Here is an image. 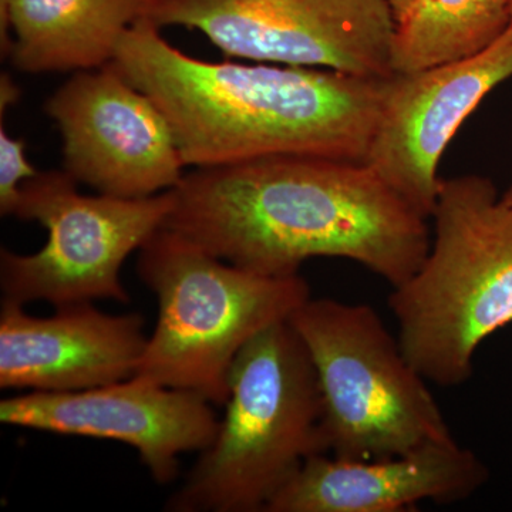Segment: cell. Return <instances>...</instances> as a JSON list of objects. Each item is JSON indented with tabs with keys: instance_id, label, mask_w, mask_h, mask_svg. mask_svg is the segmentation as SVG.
Instances as JSON below:
<instances>
[{
	"instance_id": "obj_6",
	"label": "cell",
	"mask_w": 512,
	"mask_h": 512,
	"mask_svg": "<svg viewBox=\"0 0 512 512\" xmlns=\"http://www.w3.org/2000/svg\"><path fill=\"white\" fill-rule=\"evenodd\" d=\"M289 323L318 376L326 454L380 460L454 441L427 380L372 306L311 298Z\"/></svg>"
},
{
	"instance_id": "obj_17",
	"label": "cell",
	"mask_w": 512,
	"mask_h": 512,
	"mask_svg": "<svg viewBox=\"0 0 512 512\" xmlns=\"http://www.w3.org/2000/svg\"><path fill=\"white\" fill-rule=\"evenodd\" d=\"M19 96V87L16 86L9 74L3 73L0 77V111H2V116L5 114V110H8L10 106L18 101Z\"/></svg>"
},
{
	"instance_id": "obj_2",
	"label": "cell",
	"mask_w": 512,
	"mask_h": 512,
	"mask_svg": "<svg viewBox=\"0 0 512 512\" xmlns=\"http://www.w3.org/2000/svg\"><path fill=\"white\" fill-rule=\"evenodd\" d=\"M111 64L160 107L194 168L274 157L365 161L386 82L315 67L205 62L167 42L148 18L127 30Z\"/></svg>"
},
{
	"instance_id": "obj_8",
	"label": "cell",
	"mask_w": 512,
	"mask_h": 512,
	"mask_svg": "<svg viewBox=\"0 0 512 512\" xmlns=\"http://www.w3.org/2000/svg\"><path fill=\"white\" fill-rule=\"evenodd\" d=\"M158 28L198 30L225 56L387 79L389 0H150Z\"/></svg>"
},
{
	"instance_id": "obj_14",
	"label": "cell",
	"mask_w": 512,
	"mask_h": 512,
	"mask_svg": "<svg viewBox=\"0 0 512 512\" xmlns=\"http://www.w3.org/2000/svg\"><path fill=\"white\" fill-rule=\"evenodd\" d=\"M12 26L10 60L25 73L86 72L116 59L150 0H0Z\"/></svg>"
},
{
	"instance_id": "obj_19",
	"label": "cell",
	"mask_w": 512,
	"mask_h": 512,
	"mask_svg": "<svg viewBox=\"0 0 512 512\" xmlns=\"http://www.w3.org/2000/svg\"><path fill=\"white\" fill-rule=\"evenodd\" d=\"M501 200H503L504 204L512 210V185L504 192L503 195H501Z\"/></svg>"
},
{
	"instance_id": "obj_1",
	"label": "cell",
	"mask_w": 512,
	"mask_h": 512,
	"mask_svg": "<svg viewBox=\"0 0 512 512\" xmlns=\"http://www.w3.org/2000/svg\"><path fill=\"white\" fill-rule=\"evenodd\" d=\"M164 227L229 264L272 276L345 258L404 284L430 251L427 218L365 163L274 157L195 168L171 190Z\"/></svg>"
},
{
	"instance_id": "obj_7",
	"label": "cell",
	"mask_w": 512,
	"mask_h": 512,
	"mask_svg": "<svg viewBox=\"0 0 512 512\" xmlns=\"http://www.w3.org/2000/svg\"><path fill=\"white\" fill-rule=\"evenodd\" d=\"M66 171L39 173L23 183L13 217L46 228L36 254L0 252L3 299L43 301L55 308L114 299L127 303L121 284L124 261L164 227L174 207L173 192L146 198L83 195Z\"/></svg>"
},
{
	"instance_id": "obj_9",
	"label": "cell",
	"mask_w": 512,
	"mask_h": 512,
	"mask_svg": "<svg viewBox=\"0 0 512 512\" xmlns=\"http://www.w3.org/2000/svg\"><path fill=\"white\" fill-rule=\"evenodd\" d=\"M45 109L62 133L64 171L77 183L111 197L146 198L183 180L187 165L170 121L113 64L77 72Z\"/></svg>"
},
{
	"instance_id": "obj_11",
	"label": "cell",
	"mask_w": 512,
	"mask_h": 512,
	"mask_svg": "<svg viewBox=\"0 0 512 512\" xmlns=\"http://www.w3.org/2000/svg\"><path fill=\"white\" fill-rule=\"evenodd\" d=\"M201 394L133 376L76 390L32 392L0 402V421L64 436L116 440L136 448L158 484L175 480L181 454L207 450L220 421Z\"/></svg>"
},
{
	"instance_id": "obj_5",
	"label": "cell",
	"mask_w": 512,
	"mask_h": 512,
	"mask_svg": "<svg viewBox=\"0 0 512 512\" xmlns=\"http://www.w3.org/2000/svg\"><path fill=\"white\" fill-rule=\"evenodd\" d=\"M137 269L160 313L134 376L201 394L214 406L227 403L229 372L249 340L311 299L301 275L229 264L167 227L140 249Z\"/></svg>"
},
{
	"instance_id": "obj_3",
	"label": "cell",
	"mask_w": 512,
	"mask_h": 512,
	"mask_svg": "<svg viewBox=\"0 0 512 512\" xmlns=\"http://www.w3.org/2000/svg\"><path fill=\"white\" fill-rule=\"evenodd\" d=\"M429 254L389 296L404 355L441 387L467 383L485 339L512 322V210L484 175L441 180Z\"/></svg>"
},
{
	"instance_id": "obj_20",
	"label": "cell",
	"mask_w": 512,
	"mask_h": 512,
	"mask_svg": "<svg viewBox=\"0 0 512 512\" xmlns=\"http://www.w3.org/2000/svg\"><path fill=\"white\" fill-rule=\"evenodd\" d=\"M511 12H512V10H511Z\"/></svg>"
},
{
	"instance_id": "obj_18",
	"label": "cell",
	"mask_w": 512,
	"mask_h": 512,
	"mask_svg": "<svg viewBox=\"0 0 512 512\" xmlns=\"http://www.w3.org/2000/svg\"><path fill=\"white\" fill-rule=\"evenodd\" d=\"M389 2L393 9L394 19H396L397 22L416 0H389Z\"/></svg>"
},
{
	"instance_id": "obj_16",
	"label": "cell",
	"mask_w": 512,
	"mask_h": 512,
	"mask_svg": "<svg viewBox=\"0 0 512 512\" xmlns=\"http://www.w3.org/2000/svg\"><path fill=\"white\" fill-rule=\"evenodd\" d=\"M25 146V140L10 136L3 126L0 128V212L2 215H13L23 183L39 174L26 158Z\"/></svg>"
},
{
	"instance_id": "obj_13",
	"label": "cell",
	"mask_w": 512,
	"mask_h": 512,
	"mask_svg": "<svg viewBox=\"0 0 512 512\" xmlns=\"http://www.w3.org/2000/svg\"><path fill=\"white\" fill-rule=\"evenodd\" d=\"M490 470L457 441L380 460L315 454L266 505V512H400L421 501L453 504L487 484Z\"/></svg>"
},
{
	"instance_id": "obj_12",
	"label": "cell",
	"mask_w": 512,
	"mask_h": 512,
	"mask_svg": "<svg viewBox=\"0 0 512 512\" xmlns=\"http://www.w3.org/2000/svg\"><path fill=\"white\" fill-rule=\"evenodd\" d=\"M148 338L143 316L107 315L92 302L30 316L18 302L0 309V387L76 392L136 375Z\"/></svg>"
},
{
	"instance_id": "obj_4",
	"label": "cell",
	"mask_w": 512,
	"mask_h": 512,
	"mask_svg": "<svg viewBox=\"0 0 512 512\" xmlns=\"http://www.w3.org/2000/svg\"><path fill=\"white\" fill-rule=\"evenodd\" d=\"M225 409L168 511H265L309 457L326 454L318 376L289 320L262 330L235 357Z\"/></svg>"
},
{
	"instance_id": "obj_15",
	"label": "cell",
	"mask_w": 512,
	"mask_h": 512,
	"mask_svg": "<svg viewBox=\"0 0 512 512\" xmlns=\"http://www.w3.org/2000/svg\"><path fill=\"white\" fill-rule=\"evenodd\" d=\"M512 0H416L397 20L394 73L477 55L512 25Z\"/></svg>"
},
{
	"instance_id": "obj_10",
	"label": "cell",
	"mask_w": 512,
	"mask_h": 512,
	"mask_svg": "<svg viewBox=\"0 0 512 512\" xmlns=\"http://www.w3.org/2000/svg\"><path fill=\"white\" fill-rule=\"evenodd\" d=\"M512 79V25L490 47L466 57L393 73L365 163L414 211L430 220L444 151L495 87Z\"/></svg>"
}]
</instances>
